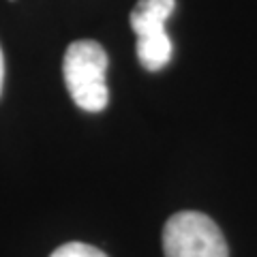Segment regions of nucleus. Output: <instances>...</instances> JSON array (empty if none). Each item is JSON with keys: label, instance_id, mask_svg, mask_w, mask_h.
<instances>
[{"label": "nucleus", "instance_id": "nucleus-5", "mask_svg": "<svg viewBox=\"0 0 257 257\" xmlns=\"http://www.w3.org/2000/svg\"><path fill=\"white\" fill-rule=\"evenodd\" d=\"M3 82H5V58H3V50H0V92H3Z\"/></svg>", "mask_w": 257, "mask_h": 257}, {"label": "nucleus", "instance_id": "nucleus-2", "mask_svg": "<svg viewBox=\"0 0 257 257\" xmlns=\"http://www.w3.org/2000/svg\"><path fill=\"white\" fill-rule=\"evenodd\" d=\"M165 257H227L219 225L202 212H176L163 227Z\"/></svg>", "mask_w": 257, "mask_h": 257}, {"label": "nucleus", "instance_id": "nucleus-1", "mask_svg": "<svg viewBox=\"0 0 257 257\" xmlns=\"http://www.w3.org/2000/svg\"><path fill=\"white\" fill-rule=\"evenodd\" d=\"M105 71L107 54L96 41L84 39V41H73L67 47L62 62L64 84L79 109L96 114L107 107L109 90Z\"/></svg>", "mask_w": 257, "mask_h": 257}, {"label": "nucleus", "instance_id": "nucleus-4", "mask_svg": "<svg viewBox=\"0 0 257 257\" xmlns=\"http://www.w3.org/2000/svg\"><path fill=\"white\" fill-rule=\"evenodd\" d=\"M50 257H107L103 251H99L96 246L84 244V242H67L58 246Z\"/></svg>", "mask_w": 257, "mask_h": 257}, {"label": "nucleus", "instance_id": "nucleus-3", "mask_svg": "<svg viewBox=\"0 0 257 257\" xmlns=\"http://www.w3.org/2000/svg\"><path fill=\"white\" fill-rule=\"evenodd\" d=\"M176 0H140L131 11V28L138 37V58L146 71H161L172 60V39L165 22L172 15Z\"/></svg>", "mask_w": 257, "mask_h": 257}, {"label": "nucleus", "instance_id": "nucleus-6", "mask_svg": "<svg viewBox=\"0 0 257 257\" xmlns=\"http://www.w3.org/2000/svg\"><path fill=\"white\" fill-rule=\"evenodd\" d=\"M11 3H13V0H11Z\"/></svg>", "mask_w": 257, "mask_h": 257}]
</instances>
